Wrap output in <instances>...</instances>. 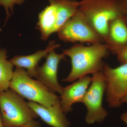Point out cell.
Wrapping results in <instances>:
<instances>
[{"mask_svg": "<svg viewBox=\"0 0 127 127\" xmlns=\"http://www.w3.org/2000/svg\"><path fill=\"white\" fill-rule=\"evenodd\" d=\"M78 10L105 43L110 23L126 15L127 4L124 0H81Z\"/></svg>", "mask_w": 127, "mask_h": 127, "instance_id": "1", "label": "cell"}, {"mask_svg": "<svg viewBox=\"0 0 127 127\" xmlns=\"http://www.w3.org/2000/svg\"><path fill=\"white\" fill-rule=\"evenodd\" d=\"M109 52L106 45L103 43L89 46L76 44L64 50V54L70 58L71 69L63 81H74L88 74L102 71L104 63L103 60L108 56Z\"/></svg>", "mask_w": 127, "mask_h": 127, "instance_id": "2", "label": "cell"}, {"mask_svg": "<svg viewBox=\"0 0 127 127\" xmlns=\"http://www.w3.org/2000/svg\"><path fill=\"white\" fill-rule=\"evenodd\" d=\"M10 88L29 101L50 107L59 102L60 98L38 80H34L25 69L16 67Z\"/></svg>", "mask_w": 127, "mask_h": 127, "instance_id": "3", "label": "cell"}, {"mask_svg": "<svg viewBox=\"0 0 127 127\" xmlns=\"http://www.w3.org/2000/svg\"><path fill=\"white\" fill-rule=\"evenodd\" d=\"M0 113L5 127H21L38 117L23 98L10 88L0 92Z\"/></svg>", "mask_w": 127, "mask_h": 127, "instance_id": "4", "label": "cell"}, {"mask_svg": "<svg viewBox=\"0 0 127 127\" xmlns=\"http://www.w3.org/2000/svg\"><path fill=\"white\" fill-rule=\"evenodd\" d=\"M92 75L91 86L82 102L87 108L85 120L89 125L102 123L108 115V113L103 106V99L106 85L102 71Z\"/></svg>", "mask_w": 127, "mask_h": 127, "instance_id": "5", "label": "cell"}, {"mask_svg": "<svg viewBox=\"0 0 127 127\" xmlns=\"http://www.w3.org/2000/svg\"><path fill=\"white\" fill-rule=\"evenodd\" d=\"M57 32L59 39L65 42H79L92 44L103 43L101 39L78 9Z\"/></svg>", "mask_w": 127, "mask_h": 127, "instance_id": "6", "label": "cell"}, {"mask_svg": "<svg viewBox=\"0 0 127 127\" xmlns=\"http://www.w3.org/2000/svg\"><path fill=\"white\" fill-rule=\"evenodd\" d=\"M102 71L106 85L107 102L110 108L118 107L127 94V63L112 68L104 63Z\"/></svg>", "mask_w": 127, "mask_h": 127, "instance_id": "7", "label": "cell"}, {"mask_svg": "<svg viewBox=\"0 0 127 127\" xmlns=\"http://www.w3.org/2000/svg\"><path fill=\"white\" fill-rule=\"evenodd\" d=\"M66 56L63 53L58 54L55 52V50L51 51L46 57L45 63L37 67L35 77L50 90L60 95L63 87L58 80V70L60 62L65 60Z\"/></svg>", "mask_w": 127, "mask_h": 127, "instance_id": "8", "label": "cell"}, {"mask_svg": "<svg viewBox=\"0 0 127 127\" xmlns=\"http://www.w3.org/2000/svg\"><path fill=\"white\" fill-rule=\"evenodd\" d=\"M92 80V77L87 75L80 78L70 85L63 87L60 98V104L65 113L72 111L73 104L82 102Z\"/></svg>", "mask_w": 127, "mask_h": 127, "instance_id": "9", "label": "cell"}, {"mask_svg": "<svg viewBox=\"0 0 127 127\" xmlns=\"http://www.w3.org/2000/svg\"><path fill=\"white\" fill-rule=\"evenodd\" d=\"M29 106L43 122L52 127H69L70 123L66 117L60 101L52 106L46 107L31 101L27 102Z\"/></svg>", "mask_w": 127, "mask_h": 127, "instance_id": "10", "label": "cell"}, {"mask_svg": "<svg viewBox=\"0 0 127 127\" xmlns=\"http://www.w3.org/2000/svg\"><path fill=\"white\" fill-rule=\"evenodd\" d=\"M54 41L49 42L45 50H39L33 54L28 56L17 55L10 60L16 67L26 68L28 74L31 77L35 78L38 64L41 59L46 57L51 51L59 47Z\"/></svg>", "mask_w": 127, "mask_h": 127, "instance_id": "11", "label": "cell"}, {"mask_svg": "<svg viewBox=\"0 0 127 127\" xmlns=\"http://www.w3.org/2000/svg\"><path fill=\"white\" fill-rule=\"evenodd\" d=\"M125 16L116 18L109 25L107 40L105 44L113 54L127 46V22Z\"/></svg>", "mask_w": 127, "mask_h": 127, "instance_id": "12", "label": "cell"}, {"mask_svg": "<svg viewBox=\"0 0 127 127\" xmlns=\"http://www.w3.org/2000/svg\"><path fill=\"white\" fill-rule=\"evenodd\" d=\"M39 14L37 29L40 32L41 39L47 40L50 35L57 32L58 14L56 7L52 2Z\"/></svg>", "mask_w": 127, "mask_h": 127, "instance_id": "13", "label": "cell"}, {"mask_svg": "<svg viewBox=\"0 0 127 127\" xmlns=\"http://www.w3.org/2000/svg\"><path fill=\"white\" fill-rule=\"evenodd\" d=\"M55 5L58 14V32L77 11L79 1L75 0H49Z\"/></svg>", "mask_w": 127, "mask_h": 127, "instance_id": "14", "label": "cell"}, {"mask_svg": "<svg viewBox=\"0 0 127 127\" xmlns=\"http://www.w3.org/2000/svg\"><path fill=\"white\" fill-rule=\"evenodd\" d=\"M7 51L0 50V92L7 91L10 88L14 71L13 65L7 60Z\"/></svg>", "mask_w": 127, "mask_h": 127, "instance_id": "15", "label": "cell"}, {"mask_svg": "<svg viewBox=\"0 0 127 127\" xmlns=\"http://www.w3.org/2000/svg\"><path fill=\"white\" fill-rule=\"evenodd\" d=\"M25 0H0V6H2L4 8L6 14V21L10 16V10L13 11L14 5L21 4Z\"/></svg>", "mask_w": 127, "mask_h": 127, "instance_id": "16", "label": "cell"}, {"mask_svg": "<svg viewBox=\"0 0 127 127\" xmlns=\"http://www.w3.org/2000/svg\"><path fill=\"white\" fill-rule=\"evenodd\" d=\"M118 59L120 63H127V46L123 48L117 52Z\"/></svg>", "mask_w": 127, "mask_h": 127, "instance_id": "17", "label": "cell"}, {"mask_svg": "<svg viewBox=\"0 0 127 127\" xmlns=\"http://www.w3.org/2000/svg\"><path fill=\"white\" fill-rule=\"evenodd\" d=\"M17 127H40L39 122L35 120H32L28 122L25 125Z\"/></svg>", "mask_w": 127, "mask_h": 127, "instance_id": "18", "label": "cell"}, {"mask_svg": "<svg viewBox=\"0 0 127 127\" xmlns=\"http://www.w3.org/2000/svg\"><path fill=\"white\" fill-rule=\"evenodd\" d=\"M120 118L127 127V111L122 114L120 116Z\"/></svg>", "mask_w": 127, "mask_h": 127, "instance_id": "19", "label": "cell"}, {"mask_svg": "<svg viewBox=\"0 0 127 127\" xmlns=\"http://www.w3.org/2000/svg\"><path fill=\"white\" fill-rule=\"evenodd\" d=\"M121 103H122V104L124 103H127V94L123 98L122 101H121Z\"/></svg>", "mask_w": 127, "mask_h": 127, "instance_id": "20", "label": "cell"}, {"mask_svg": "<svg viewBox=\"0 0 127 127\" xmlns=\"http://www.w3.org/2000/svg\"><path fill=\"white\" fill-rule=\"evenodd\" d=\"M0 127H5L2 118H1L0 113Z\"/></svg>", "mask_w": 127, "mask_h": 127, "instance_id": "21", "label": "cell"}, {"mask_svg": "<svg viewBox=\"0 0 127 127\" xmlns=\"http://www.w3.org/2000/svg\"><path fill=\"white\" fill-rule=\"evenodd\" d=\"M125 19H126V21H127V13H126V15H125Z\"/></svg>", "mask_w": 127, "mask_h": 127, "instance_id": "22", "label": "cell"}, {"mask_svg": "<svg viewBox=\"0 0 127 127\" xmlns=\"http://www.w3.org/2000/svg\"><path fill=\"white\" fill-rule=\"evenodd\" d=\"M124 1L127 4V0H124Z\"/></svg>", "mask_w": 127, "mask_h": 127, "instance_id": "23", "label": "cell"}, {"mask_svg": "<svg viewBox=\"0 0 127 127\" xmlns=\"http://www.w3.org/2000/svg\"><path fill=\"white\" fill-rule=\"evenodd\" d=\"M1 49V48L0 47V50Z\"/></svg>", "mask_w": 127, "mask_h": 127, "instance_id": "24", "label": "cell"}]
</instances>
